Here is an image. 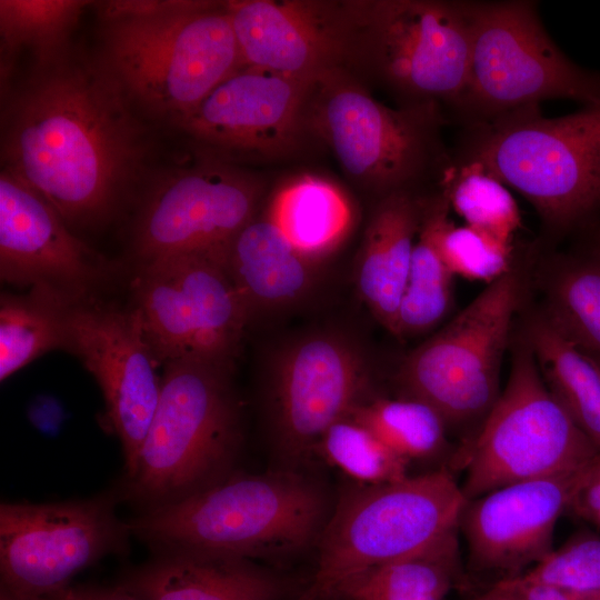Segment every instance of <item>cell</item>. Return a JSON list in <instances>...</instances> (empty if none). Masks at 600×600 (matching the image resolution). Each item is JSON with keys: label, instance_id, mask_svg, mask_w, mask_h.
Returning <instances> with one entry per match:
<instances>
[{"label": "cell", "instance_id": "1", "mask_svg": "<svg viewBox=\"0 0 600 600\" xmlns=\"http://www.w3.org/2000/svg\"><path fill=\"white\" fill-rule=\"evenodd\" d=\"M16 94L2 136L4 169L41 193L67 224L110 213L140 157L128 97L102 68H39Z\"/></svg>", "mask_w": 600, "mask_h": 600}, {"label": "cell", "instance_id": "2", "mask_svg": "<svg viewBox=\"0 0 600 600\" xmlns=\"http://www.w3.org/2000/svg\"><path fill=\"white\" fill-rule=\"evenodd\" d=\"M336 497L312 470L232 473L127 522L157 551L189 550L283 562L317 550Z\"/></svg>", "mask_w": 600, "mask_h": 600}, {"label": "cell", "instance_id": "3", "mask_svg": "<svg viewBox=\"0 0 600 600\" xmlns=\"http://www.w3.org/2000/svg\"><path fill=\"white\" fill-rule=\"evenodd\" d=\"M103 68L126 96L177 122L244 67L226 2L101 4Z\"/></svg>", "mask_w": 600, "mask_h": 600}, {"label": "cell", "instance_id": "4", "mask_svg": "<svg viewBox=\"0 0 600 600\" xmlns=\"http://www.w3.org/2000/svg\"><path fill=\"white\" fill-rule=\"evenodd\" d=\"M229 364H163L159 402L122 497L142 512L180 501L234 473L240 408Z\"/></svg>", "mask_w": 600, "mask_h": 600}, {"label": "cell", "instance_id": "5", "mask_svg": "<svg viewBox=\"0 0 600 600\" xmlns=\"http://www.w3.org/2000/svg\"><path fill=\"white\" fill-rule=\"evenodd\" d=\"M460 163H476L522 194L553 230L600 206V103L560 118L539 106L471 124Z\"/></svg>", "mask_w": 600, "mask_h": 600}, {"label": "cell", "instance_id": "6", "mask_svg": "<svg viewBox=\"0 0 600 600\" xmlns=\"http://www.w3.org/2000/svg\"><path fill=\"white\" fill-rule=\"evenodd\" d=\"M466 503L446 467L380 484L351 481L336 497L301 600L326 599L344 578L417 553L459 530Z\"/></svg>", "mask_w": 600, "mask_h": 600}, {"label": "cell", "instance_id": "7", "mask_svg": "<svg viewBox=\"0 0 600 600\" xmlns=\"http://www.w3.org/2000/svg\"><path fill=\"white\" fill-rule=\"evenodd\" d=\"M467 500L497 488L566 474L600 460L597 447L548 389L527 338L513 349L506 388L473 438L454 453Z\"/></svg>", "mask_w": 600, "mask_h": 600}, {"label": "cell", "instance_id": "8", "mask_svg": "<svg viewBox=\"0 0 600 600\" xmlns=\"http://www.w3.org/2000/svg\"><path fill=\"white\" fill-rule=\"evenodd\" d=\"M471 30L468 83L458 111L470 124L547 99L600 103V76L573 63L529 1L466 2Z\"/></svg>", "mask_w": 600, "mask_h": 600}, {"label": "cell", "instance_id": "9", "mask_svg": "<svg viewBox=\"0 0 600 600\" xmlns=\"http://www.w3.org/2000/svg\"><path fill=\"white\" fill-rule=\"evenodd\" d=\"M351 58L363 60L408 106L444 102L458 110L470 64L466 1L346 2Z\"/></svg>", "mask_w": 600, "mask_h": 600}, {"label": "cell", "instance_id": "10", "mask_svg": "<svg viewBox=\"0 0 600 600\" xmlns=\"http://www.w3.org/2000/svg\"><path fill=\"white\" fill-rule=\"evenodd\" d=\"M519 299L513 269L489 283L406 357L397 376L403 397L430 406L448 429H479L501 392V363Z\"/></svg>", "mask_w": 600, "mask_h": 600}, {"label": "cell", "instance_id": "11", "mask_svg": "<svg viewBox=\"0 0 600 600\" xmlns=\"http://www.w3.org/2000/svg\"><path fill=\"white\" fill-rule=\"evenodd\" d=\"M439 121L437 106H384L342 68L312 82L307 98V130L348 176L386 194L406 189L427 167L437 151Z\"/></svg>", "mask_w": 600, "mask_h": 600}, {"label": "cell", "instance_id": "12", "mask_svg": "<svg viewBox=\"0 0 600 600\" xmlns=\"http://www.w3.org/2000/svg\"><path fill=\"white\" fill-rule=\"evenodd\" d=\"M228 253H188L140 264L136 309L159 361L230 364L251 310Z\"/></svg>", "mask_w": 600, "mask_h": 600}, {"label": "cell", "instance_id": "13", "mask_svg": "<svg viewBox=\"0 0 600 600\" xmlns=\"http://www.w3.org/2000/svg\"><path fill=\"white\" fill-rule=\"evenodd\" d=\"M127 522L114 494L49 503L0 506L1 587L47 599L107 554L126 548Z\"/></svg>", "mask_w": 600, "mask_h": 600}, {"label": "cell", "instance_id": "14", "mask_svg": "<svg viewBox=\"0 0 600 600\" xmlns=\"http://www.w3.org/2000/svg\"><path fill=\"white\" fill-rule=\"evenodd\" d=\"M367 389L366 363L344 338L317 333L289 346L269 388L277 468L311 470L326 431L367 400Z\"/></svg>", "mask_w": 600, "mask_h": 600}, {"label": "cell", "instance_id": "15", "mask_svg": "<svg viewBox=\"0 0 600 600\" xmlns=\"http://www.w3.org/2000/svg\"><path fill=\"white\" fill-rule=\"evenodd\" d=\"M109 272L50 202L14 173L0 176V274L60 309L83 302Z\"/></svg>", "mask_w": 600, "mask_h": 600}, {"label": "cell", "instance_id": "16", "mask_svg": "<svg viewBox=\"0 0 600 600\" xmlns=\"http://www.w3.org/2000/svg\"><path fill=\"white\" fill-rule=\"evenodd\" d=\"M68 349L94 377L119 438L126 474L136 464L161 392V363L136 308L119 310L81 303L67 311Z\"/></svg>", "mask_w": 600, "mask_h": 600}, {"label": "cell", "instance_id": "17", "mask_svg": "<svg viewBox=\"0 0 600 600\" xmlns=\"http://www.w3.org/2000/svg\"><path fill=\"white\" fill-rule=\"evenodd\" d=\"M256 181L223 164H200L167 180L150 198L136 236L140 263L188 253H228L254 218Z\"/></svg>", "mask_w": 600, "mask_h": 600}, {"label": "cell", "instance_id": "18", "mask_svg": "<svg viewBox=\"0 0 600 600\" xmlns=\"http://www.w3.org/2000/svg\"><path fill=\"white\" fill-rule=\"evenodd\" d=\"M591 466L507 484L467 500L459 532L466 540L469 569L482 577H493L494 584L540 563L553 550L557 522L568 511L579 482Z\"/></svg>", "mask_w": 600, "mask_h": 600}, {"label": "cell", "instance_id": "19", "mask_svg": "<svg viewBox=\"0 0 600 600\" xmlns=\"http://www.w3.org/2000/svg\"><path fill=\"white\" fill-rule=\"evenodd\" d=\"M312 83L243 67L177 123L228 156L273 158L299 146Z\"/></svg>", "mask_w": 600, "mask_h": 600}, {"label": "cell", "instance_id": "20", "mask_svg": "<svg viewBox=\"0 0 600 600\" xmlns=\"http://www.w3.org/2000/svg\"><path fill=\"white\" fill-rule=\"evenodd\" d=\"M244 67L312 83L351 58L344 4L227 1Z\"/></svg>", "mask_w": 600, "mask_h": 600}, {"label": "cell", "instance_id": "21", "mask_svg": "<svg viewBox=\"0 0 600 600\" xmlns=\"http://www.w3.org/2000/svg\"><path fill=\"white\" fill-rule=\"evenodd\" d=\"M120 586L140 600H284L294 588L257 561L189 550L158 551Z\"/></svg>", "mask_w": 600, "mask_h": 600}, {"label": "cell", "instance_id": "22", "mask_svg": "<svg viewBox=\"0 0 600 600\" xmlns=\"http://www.w3.org/2000/svg\"><path fill=\"white\" fill-rule=\"evenodd\" d=\"M424 203L400 189L383 196L367 226L357 266L358 291L394 334Z\"/></svg>", "mask_w": 600, "mask_h": 600}, {"label": "cell", "instance_id": "23", "mask_svg": "<svg viewBox=\"0 0 600 600\" xmlns=\"http://www.w3.org/2000/svg\"><path fill=\"white\" fill-rule=\"evenodd\" d=\"M227 266L251 312L301 298L314 278V262L298 252L267 216L253 218L236 236Z\"/></svg>", "mask_w": 600, "mask_h": 600}, {"label": "cell", "instance_id": "24", "mask_svg": "<svg viewBox=\"0 0 600 600\" xmlns=\"http://www.w3.org/2000/svg\"><path fill=\"white\" fill-rule=\"evenodd\" d=\"M459 530L408 557L341 580L324 600H443L464 581Z\"/></svg>", "mask_w": 600, "mask_h": 600}, {"label": "cell", "instance_id": "25", "mask_svg": "<svg viewBox=\"0 0 600 600\" xmlns=\"http://www.w3.org/2000/svg\"><path fill=\"white\" fill-rule=\"evenodd\" d=\"M266 216L298 252L313 262L343 240L353 219L343 192L313 176L297 178L280 188Z\"/></svg>", "mask_w": 600, "mask_h": 600}, {"label": "cell", "instance_id": "26", "mask_svg": "<svg viewBox=\"0 0 600 600\" xmlns=\"http://www.w3.org/2000/svg\"><path fill=\"white\" fill-rule=\"evenodd\" d=\"M450 209L444 188L424 203L394 336H414L432 329L452 306L454 276L447 268L439 250V237L449 221Z\"/></svg>", "mask_w": 600, "mask_h": 600}, {"label": "cell", "instance_id": "27", "mask_svg": "<svg viewBox=\"0 0 600 600\" xmlns=\"http://www.w3.org/2000/svg\"><path fill=\"white\" fill-rule=\"evenodd\" d=\"M527 340L554 399L600 448V368L546 318L533 321Z\"/></svg>", "mask_w": 600, "mask_h": 600}, {"label": "cell", "instance_id": "28", "mask_svg": "<svg viewBox=\"0 0 600 600\" xmlns=\"http://www.w3.org/2000/svg\"><path fill=\"white\" fill-rule=\"evenodd\" d=\"M347 417L409 463L434 459L448 447L444 421L434 409L417 399H367Z\"/></svg>", "mask_w": 600, "mask_h": 600}, {"label": "cell", "instance_id": "29", "mask_svg": "<svg viewBox=\"0 0 600 600\" xmlns=\"http://www.w3.org/2000/svg\"><path fill=\"white\" fill-rule=\"evenodd\" d=\"M544 317L579 350L600 360V253L557 270Z\"/></svg>", "mask_w": 600, "mask_h": 600}, {"label": "cell", "instance_id": "30", "mask_svg": "<svg viewBox=\"0 0 600 600\" xmlns=\"http://www.w3.org/2000/svg\"><path fill=\"white\" fill-rule=\"evenodd\" d=\"M67 311L31 294L1 297V381L41 354L68 348Z\"/></svg>", "mask_w": 600, "mask_h": 600}, {"label": "cell", "instance_id": "31", "mask_svg": "<svg viewBox=\"0 0 600 600\" xmlns=\"http://www.w3.org/2000/svg\"><path fill=\"white\" fill-rule=\"evenodd\" d=\"M88 1L1 0V51L13 56L30 49L39 68L61 58L67 39Z\"/></svg>", "mask_w": 600, "mask_h": 600}, {"label": "cell", "instance_id": "32", "mask_svg": "<svg viewBox=\"0 0 600 600\" xmlns=\"http://www.w3.org/2000/svg\"><path fill=\"white\" fill-rule=\"evenodd\" d=\"M452 208L467 226L512 246L521 228L519 207L504 184L476 163L450 167L442 179Z\"/></svg>", "mask_w": 600, "mask_h": 600}, {"label": "cell", "instance_id": "33", "mask_svg": "<svg viewBox=\"0 0 600 600\" xmlns=\"http://www.w3.org/2000/svg\"><path fill=\"white\" fill-rule=\"evenodd\" d=\"M318 457L358 483L380 484L409 476L408 461L349 417L338 420L326 431Z\"/></svg>", "mask_w": 600, "mask_h": 600}, {"label": "cell", "instance_id": "34", "mask_svg": "<svg viewBox=\"0 0 600 600\" xmlns=\"http://www.w3.org/2000/svg\"><path fill=\"white\" fill-rule=\"evenodd\" d=\"M440 254L453 276L488 284L512 270V246L469 226L448 221L439 237Z\"/></svg>", "mask_w": 600, "mask_h": 600}, {"label": "cell", "instance_id": "35", "mask_svg": "<svg viewBox=\"0 0 600 600\" xmlns=\"http://www.w3.org/2000/svg\"><path fill=\"white\" fill-rule=\"evenodd\" d=\"M521 576L574 592L600 593V537L576 536Z\"/></svg>", "mask_w": 600, "mask_h": 600}, {"label": "cell", "instance_id": "36", "mask_svg": "<svg viewBox=\"0 0 600 600\" xmlns=\"http://www.w3.org/2000/svg\"><path fill=\"white\" fill-rule=\"evenodd\" d=\"M504 600H600V593H581L519 576L490 586Z\"/></svg>", "mask_w": 600, "mask_h": 600}, {"label": "cell", "instance_id": "37", "mask_svg": "<svg viewBox=\"0 0 600 600\" xmlns=\"http://www.w3.org/2000/svg\"><path fill=\"white\" fill-rule=\"evenodd\" d=\"M568 511L600 528V461L584 473L572 496Z\"/></svg>", "mask_w": 600, "mask_h": 600}, {"label": "cell", "instance_id": "38", "mask_svg": "<svg viewBox=\"0 0 600 600\" xmlns=\"http://www.w3.org/2000/svg\"><path fill=\"white\" fill-rule=\"evenodd\" d=\"M47 600H140L122 586L114 588L71 587L51 594Z\"/></svg>", "mask_w": 600, "mask_h": 600}, {"label": "cell", "instance_id": "39", "mask_svg": "<svg viewBox=\"0 0 600 600\" xmlns=\"http://www.w3.org/2000/svg\"><path fill=\"white\" fill-rule=\"evenodd\" d=\"M0 600H47V599L19 594V593L8 590L7 588L1 587Z\"/></svg>", "mask_w": 600, "mask_h": 600}, {"label": "cell", "instance_id": "40", "mask_svg": "<svg viewBox=\"0 0 600 600\" xmlns=\"http://www.w3.org/2000/svg\"><path fill=\"white\" fill-rule=\"evenodd\" d=\"M471 600H504L493 588H489L486 592L479 594Z\"/></svg>", "mask_w": 600, "mask_h": 600}, {"label": "cell", "instance_id": "41", "mask_svg": "<svg viewBox=\"0 0 600 600\" xmlns=\"http://www.w3.org/2000/svg\"><path fill=\"white\" fill-rule=\"evenodd\" d=\"M597 239H598V242H599V244H600V229H599V231H598Z\"/></svg>", "mask_w": 600, "mask_h": 600}, {"label": "cell", "instance_id": "42", "mask_svg": "<svg viewBox=\"0 0 600 600\" xmlns=\"http://www.w3.org/2000/svg\"><path fill=\"white\" fill-rule=\"evenodd\" d=\"M592 359H593V358H592ZM593 360L597 362V364H598L599 368H600V360H598V359H593Z\"/></svg>", "mask_w": 600, "mask_h": 600}, {"label": "cell", "instance_id": "43", "mask_svg": "<svg viewBox=\"0 0 600 600\" xmlns=\"http://www.w3.org/2000/svg\"><path fill=\"white\" fill-rule=\"evenodd\" d=\"M302 600H324V599H302Z\"/></svg>", "mask_w": 600, "mask_h": 600}]
</instances>
